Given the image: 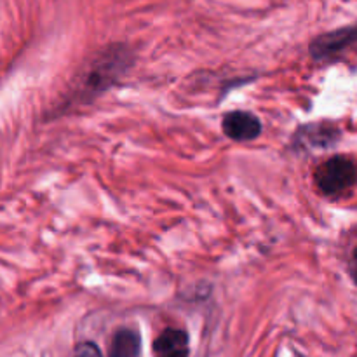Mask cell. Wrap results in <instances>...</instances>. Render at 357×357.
I'll list each match as a JSON object with an SVG mask.
<instances>
[{
    "instance_id": "1",
    "label": "cell",
    "mask_w": 357,
    "mask_h": 357,
    "mask_svg": "<svg viewBox=\"0 0 357 357\" xmlns=\"http://www.w3.org/2000/svg\"><path fill=\"white\" fill-rule=\"evenodd\" d=\"M129 65L131 52L126 45L115 44L100 51L77 79L70 101L86 103L96 98L98 94L114 86L128 72Z\"/></svg>"
},
{
    "instance_id": "2",
    "label": "cell",
    "mask_w": 357,
    "mask_h": 357,
    "mask_svg": "<svg viewBox=\"0 0 357 357\" xmlns=\"http://www.w3.org/2000/svg\"><path fill=\"white\" fill-rule=\"evenodd\" d=\"M314 181L326 197H338L357 183V162L347 155H335L317 166Z\"/></svg>"
},
{
    "instance_id": "3",
    "label": "cell",
    "mask_w": 357,
    "mask_h": 357,
    "mask_svg": "<svg viewBox=\"0 0 357 357\" xmlns=\"http://www.w3.org/2000/svg\"><path fill=\"white\" fill-rule=\"evenodd\" d=\"M357 42V26H347L340 28V30L330 31L310 44V56L317 61H324V59L335 58L340 54L345 47L356 44Z\"/></svg>"
},
{
    "instance_id": "4",
    "label": "cell",
    "mask_w": 357,
    "mask_h": 357,
    "mask_svg": "<svg viewBox=\"0 0 357 357\" xmlns=\"http://www.w3.org/2000/svg\"><path fill=\"white\" fill-rule=\"evenodd\" d=\"M222 129L227 138L234 142H251L261 135V122L255 114L246 110H234L223 117Z\"/></svg>"
},
{
    "instance_id": "5",
    "label": "cell",
    "mask_w": 357,
    "mask_h": 357,
    "mask_svg": "<svg viewBox=\"0 0 357 357\" xmlns=\"http://www.w3.org/2000/svg\"><path fill=\"white\" fill-rule=\"evenodd\" d=\"M153 357H190V338L180 328H166L152 344Z\"/></svg>"
},
{
    "instance_id": "6",
    "label": "cell",
    "mask_w": 357,
    "mask_h": 357,
    "mask_svg": "<svg viewBox=\"0 0 357 357\" xmlns=\"http://www.w3.org/2000/svg\"><path fill=\"white\" fill-rule=\"evenodd\" d=\"M338 142V129L326 122L303 126L295 135V143L303 149H330Z\"/></svg>"
},
{
    "instance_id": "7",
    "label": "cell",
    "mask_w": 357,
    "mask_h": 357,
    "mask_svg": "<svg viewBox=\"0 0 357 357\" xmlns=\"http://www.w3.org/2000/svg\"><path fill=\"white\" fill-rule=\"evenodd\" d=\"M142 352V338L135 330L121 328L114 333L108 357H138Z\"/></svg>"
},
{
    "instance_id": "8",
    "label": "cell",
    "mask_w": 357,
    "mask_h": 357,
    "mask_svg": "<svg viewBox=\"0 0 357 357\" xmlns=\"http://www.w3.org/2000/svg\"><path fill=\"white\" fill-rule=\"evenodd\" d=\"M72 357H103V354L93 342H82V344L73 349Z\"/></svg>"
},
{
    "instance_id": "9",
    "label": "cell",
    "mask_w": 357,
    "mask_h": 357,
    "mask_svg": "<svg viewBox=\"0 0 357 357\" xmlns=\"http://www.w3.org/2000/svg\"><path fill=\"white\" fill-rule=\"evenodd\" d=\"M349 274H351L352 281L357 286V248L354 250V253H352L351 264H349Z\"/></svg>"
},
{
    "instance_id": "10",
    "label": "cell",
    "mask_w": 357,
    "mask_h": 357,
    "mask_svg": "<svg viewBox=\"0 0 357 357\" xmlns=\"http://www.w3.org/2000/svg\"><path fill=\"white\" fill-rule=\"evenodd\" d=\"M296 357H303V356H300V354H296Z\"/></svg>"
}]
</instances>
